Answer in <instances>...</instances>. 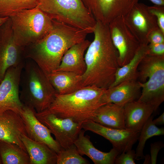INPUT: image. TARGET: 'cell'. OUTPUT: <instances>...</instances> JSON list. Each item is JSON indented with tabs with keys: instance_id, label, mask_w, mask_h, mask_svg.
Here are the masks:
<instances>
[{
	"instance_id": "cell-1",
	"label": "cell",
	"mask_w": 164,
	"mask_h": 164,
	"mask_svg": "<svg viewBox=\"0 0 164 164\" xmlns=\"http://www.w3.org/2000/svg\"><path fill=\"white\" fill-rule=\"evenodd\" d=\"M94 37L85 54L86 70L82 75V87L95 85L106 89L113 84L120 67L118 54L111 40L108 24L96 22Z\"/></svg>"
},
{
	"instance_id": "cell-2",
	"label": "cell",
	"mask_w": 164,
	"mask_h": 164,
	"mask_svg": "<svg viewBox=\"0 0 164 164\" xmlns=\"http://www.w3.org/2000/svg\"><path fill=\"white\" fill-rule=\"evenodd\" d=\"M53 20V28L46 36L24 47L26 48L25 57L34 62L46 75L58 68L64 55L71 47L85 39L89 34Z\"/></svg>"
},
{
	"instance_id": "cell-3",
	"label": "cell",
	"mask_w": 164,
	"mask_h": 164,
	"mask_svg": "<svg viewBox=\"0 0 164 164\" xmlns=\"http://www.w3.org/2000/svg\"><path fill=\"white\" fill-rule=\"evenodd\" d=\"M105 89L95 85L85 86L66 94H56L49 108L45 110L57 117L70 118L80 124L92 120Z\"/></svg>"
},
{
	"instance_id": "cell-4",
	"label": "cell",
	"mask_w": 164,
	"mask_h": 164,
	"mask_svg": "<svg viewBox=\"0 0 164 164\" xmlns=\"http://www.w3.org/2000/svg\"><path fill=\"white\" fill-rule=\"evenodd\" d=\"M24 63L20 83L19 97L23 105L37 113L50 107L57 93L47 75L33 60Z\"/></svg>"
},
{
	"instance_id": "cell-5",
	"label": "cell",
	"mask_w": 164,
	"mask_h": 164,
	"mask_svg": "<svg viewBox=\"0 0 164 164\" xmlns=\"http://www.w3.org/2000/svg\"><path fill=\"white\" fill-rule=\"evenodd\" d=\"M9 18L14 40L23 48L44 38L53 27V20L37 6L20 11Z\"/></svg>"
},
{
	"instance_id": "cell-6",
	"label": "cell",
	"mask_w": 164,
	"mask_h": 164,
	"mask_svg": "<svg viewBox=\"0 0 164 164\" xmlns=\"http://www.w3.org/2000/svg\"><path fill=\"white\" fill-rule=\"evenodd\" d=\"M138 71L142 90L137 101L151 105L155 112L164 101V56L147 55Z\"/></svg>"
},
{
	"instance_id": "cell-7",
	"label": "cell",
	"mask_w": 164,
	"mask_h": 164,
	"mask_svg": "<svg viewBox=\"0 0 164 164\" xmlns=\"http://www.w3.org/2000/svg\"><path fill=\"white\" fill-rule=\"evenodd\" d=\"M37 6L52 20L93 32L96 21L82 0H38Z\"/></svg>"
},
{
	"instance_id": "cell-8",
	"label": "cell",
	"mask_w": 164,
	"mask_h": 164,
	"mask_svg": "<svg viewBox=\"0 0 164 164\" xmlns=\"http://www.w3.org/2000/svg\"><path fill=\"white\" fill-rule=\"evenodd\" d=\"M35 114L40 121L49 129L63 149L74 144L82 129V124L70 118L58 117L45 110L39 113L36 112Z\"/></svg>"
},
{
	"instance_id": "cell-9",
	"label": "cell",
	"mask_w": 164,
	"mask_h": 164,
	"mask_svg": "<svg viewBox=\"0 0 164 164\" xmlns=\"http://www.w3.org/2000/svg\"><path fill=\"white\" fill-rule=\"evenodd\" d=\"M108 25L111 40L118 53L121 67L132 59L140 44L126 26L124 16L115 19Z\"/></svg>"
},
{
	"instance_id": "cell-10",
	"label": "cell",
	"mask_w": 164,
	"mask_h": 164,
	"mask_svg": "<svg viewBox=\"0 0 164 164\" xmlns=\"http://www.w3.org/2000/svg\"><path fill=\"white\" fill-rule=\"evenodd\" d=\"M23 62L6 71L0 83V115L11 110L20 114L23 104L19 97L20 83Z\"/></svg>"
},
{
	"instance_id": "cell-11",
	"label": "cell",
	"mask_w": 164,
	"mask_h": 164,
	"mask_svg": "<svg viewBox=\"0 0 164 164\" xmlns=\"http://www.w3.org/2000/svg\"><path fill=\"white\" fill-rule=\"evenodd\" d=\"M124 19L128 28L140 44H148L149 34L159 27L156 17L143 3H136Z\"/></svg>"
},
{
	"instance_id": "cell-12",
	"label": "cell",
	"mask_w": 164,
	"mask_h": 164,
	"mask_svg": "<svg viewBox=\"0 0 164 164\" xmlns=\"http://www.w3.org/2000/svg\"><path fill=\"white\" fill-rule=\"evenodd\" d=\"M96 22L108 24L125 16L139 0H82Z\"/></svg>"
},
{
	"instance_id": "cell-13",
	"label": "cell",
	"mask_w": 164,
	"mask_h": 164,
	"mask_svg": "<svg viewBox=\"0 0 164 164\" xmlns=\"http://www.w3.org/2000/svg\"><path fill=\"white\" fill-rule=\"evenodd\" d=\"M82 129L100 135L108 140L120 153L132 149L138 140L140 132L126 128H113L99 124L93 121L84 123Z\"/></svg>"
},
{
	"instance_id": "cell-14",
	"label": "cell",
	"mask_w": 164,
	"mask_h": 164,
	"mask_svg": "<svg viewBox=\"0 0 164 164\" xmlns=\"http://www.w3.org/2000/svg\"><path fill=\"white\" fill-rule=\"evenodd\" d=\"M23 48L19 46L14 38L10 18L0 27V81L7 70L23 61L21 57Z\"/></svg>"
},
{
	"instance_id": "cell-15",
	"label": "cell",
	"mask_w": 164,
	"mask_h": 164,
	"mask_svg": "<svg viewBox=\"0 0 164 164\" xmlns=\"http://www.w3.org/2000/svg\"><path fill=\"white\" fill-rule=\"evenodd\" d=\"M35 111L24 105L19 114L25 125L27 135L34 141L43 143L57 153L62 148L51 135L49 129L38 119Z\"/></svg>"
},
{
	"instance_id": "cell-16",
	"label": "cell",
	"mask_w": 164,
	"mask_h": 164,
	"mask_svg": "<svg viewBox=\"0 0 164 164\" xmlns=\"http://www.w3.org/2000/svg\"><path fill=\"white\" fill-rule=\"evenodd\" d=\"M139 82L136 80L123 81L106 89L101 98L104 105L111 103L124 106L139 99L141 93Z\"/></svg>"
},
{
	"instance_id": "cell-17",
	"label": "cell",
	"mask_w": 164,
	"mask_h": 164,
	"mask_svg": "<svg viewBox=\"0 0 164 164\" xmlns=\"http://www.w3.org/2000/svg\"><path fill=\"white\" fill-rule=\"evenodd\" d=\"M23 134L27 135L19 114L8 110L0 115V140L16 144L26 151L21 140Z\"/></svg>"
},
{
	"instance_id": "cell-18",
	"label": "cell",
	"mask_w": 164,
	"mask_h": 164,
	"mask_svg": "<svg viewBox=\"0 0 164 164\" xmlns=\"http://www.w3.org/2000/svg\"><path fill=\"white\" fill-rule=\"evenodd\" d=\"M91 43L85 39L71 47L64 55L58 68L54 71L69 72L83 75L86 70L85 53Z\"/></svg>"
},
{
	"instance_id": "cell-19",
	"label": "cell",
	"mask_w": 164,
	"mask_h": 164,
	"mask_svg": "<svg viewBox=\"0 0 164 164\" xmlns=\"http://www.w3.org/2000/svg\"><path fill=\"white\" fill-rule=\"evenodd\" d=\"M85 132L83 129L80 130L74 143L80 155L87 156L95 164H114L120 152L114 147L107 152L98 150L93 145L89 137L84 135Z\"/></svg>"
},
{
	"instance_id": "cell-20",
	"label": "cell",
	"mask_w": 164,
	"mask_h": 164,
	"mask_svg": "<svg viewBox=\"0 0 164 164\" xmlns=\"http://www.w3.org/2000/svg\"><path fill=\"white\" fill-rule=\"evenodd\" d=\"M123 108L125 128L139 132L154 112L152 106L137 100L126 104Z\"/></svg>"
},
{
	"instance_id": "cell-21",
	"label": "cell",
	"mask_w": 164,
	"mask_h": 164,
	"mask_svg": "<svg viewBox=\"0 0 164 164\" xmlns=\"http://www.w3.org/2000/svg\"><path fill=\"white\" fill-rule=\"evenodd\" d=\"M21 140L30 158V164H56L57 153L46 144L23 134Z\"/></svg>"
},
{
	"instance_id": "cell-22",
	"label": "cell",
	"mask_w": 164,
	"mask_h": 164,
	"mask_svg": "<svg viewBox=\"0 0 164 164\" xmlns=\"http://www.w3.org/2000/svg\"><path fill=\"white\" fill-rule=\"evenodd\" d=\"M123 107L111 103L103 105L97 110L92 121L109 128H125Z\"/></svg>"
},
{
	"instance_id": "cell-23",
	"label": "cell",
	"mask_w": 164,
	"mask_h": 164,
	"mask_svg": "<svg viewBox=\"0 0 164 164\" xmlns=\"http://www.w3.org/2000/svg\"><path fill=\"white\" fill-rule=\"evenodd\" d=\"M47 75L59 94H70L83 87L82 75L69 72L56 71Z\"/></svg>"
},
{
	"instance_id": "cell-24",
	"label": "cell",
	"mask_w": 164,
	"mask_h": 164,
	"mask_svg": "<svg viewBox=\"0 0 164 164\" xmlns=\"http://www.w3.org/2000/svg\"><path fill=\"white\" fill-rule=\"evenodd\" d=\"M148 49V44H140L132 59L125 65L118 69L114 81L110 87L125 80H138V67L143 58L147 55Z\"/></svg>"
},
{
	"instance_id": "cell-25",
	"label": "cell",
	"mask_w": 164,
	"mask_h": 164,
	"mask_svg": "<svg viewBox=\"0 0 164 164\" xmlns=\"http://www.w3.org/2000/svg\"><path fill=\"white\" fill-rule=\"evenodd\" d=\"M2 164H30L27 151L18 145L0 140Z\"/></svg>"
},
{
	"instance_id": "cell-26",
	"label": "cell",
	"mask_w": 164,
	"mask_h": 164,
	"mask_svg": "<svg viewBox=\"0 0 164 164\" xmlns=\"http://www.w3.org/2000/svg\"><path fill=\"white\" fill-rule=\"evenodd\" d=\"M154 117L152 114L145 124L140 132L138 140V143L135 151V159L144 158L143 150L146 142L152 137L163 135L164 128H159L153 122Z\"/></svg>"
},
{
	"instance_id": "cell-27",
	"label": "cell",
	"mask_w": 164,
	"mask_h": 164,
	"mask_svg": "<svg viewBox=\"0 0 164 164\" xmlns=\"http://www.w3.org/2000/svg\"><path fill=\"white\" fill-rule=\"evenodd\" d=\"M38 0H0V17L9 18L17 12L34 8Z\"/></svg>"
},
{
	"instance_id": "cell-28",
	"label": "cell",
	"mask_w": 164,
	"mask_h": 164,
	"mask_svg": "<svg viewBox=\"0 0 164 164\" xmlns=\"http://www.w3.org/2000/svg\"><path fill=\"white\" fill-rule=\"evenodd\" d=\"M57 154L56 164H90L80 155L74 144L67 149L62 148Z\"/></svg>"
},
{
	"instance_id": "cell-29",
	"label": "cell",
	"mask_w": 164,
	"mask_h": 164,
	"mask_svg": "<svg viewBox=\"0 0 164 164\" xmlns=\"http://www.w3.org/2000/svg\"><path fill=\"white\" fill-rule=\"evenodd\" d=\"M148 9L156 17L159 28L164 33V6L154 5L148 6Z\"/></svg>"
},
{
	"instance_id": "cell-30",
	"label": "cell",
	"mask_w": 164,
	"mask_h": 164,
	"mask_svg": "<svg viewBox=\"0 0 164 164\" xmlns=\"http://www.w3.org/2000/svg\"><path fill=\"white\" fill-rule=\"evenodd\" d=\"M135 151L131 149L118 154L115 158L114 164H135Z\"/></svg>"
},
{
	"instance_id": "cell-31",
	"label": "cell",
	"mask_w": 164,
	"mask_h": 164,
	"mask_svg": "<svg viewBox=\"0 0 164 164\" xmlns=\"http://www.w3.org/2000/svg\"><path fill=\"white\" fill-rule=\"evenodd\" d=\"M148 41L149 43H164V33L158 27L150 33L148 37Z\"/></svg>"
},
{
	"instance_id": "cell-32",
	"label": "cell",
	"mask_w": 164,
	"mask_h": 164,
	"mask_svg": "<svg viewBox=\"0 0 164 164\" xmlns=\"http://www.w3.org/2000/svg\"><path fill=\"white\" fill-rule=\"evenodd\" d=\"M164 146L162 142L159 141L152 143L150 145L151 163L156 164L157 156L160 150Z\"/></svg>"
},
{
	"instance_id": "cell-33",
	"label": "cell",
	"mask_w": 164,
	"mask_h": 164,
	"mask_svg": "<svg viewBox=\"0 0 164 164\" xmlns=\"http://www.w3.org/2000/svg\"><path fill=\"white\" fill-rule=\"evenodd\" d=\"M147 55L153 56H164V43L148 44Z\"/></svg>"
},
{
	"instance_id": "cell-34",
	"label": "cell",
	"mask_w": 164,
	"mask_h": 164,
	"mask_svg": "<svg viewBox=\"0 0 164 164\" xmlns=\"http://www.w3.org/2000/svg\"><path fill=\"white\" fill-rule=\"evenodd\" d=\"M153 123L156 125H162L164 124V112L158 117L155 119H153Z\"/></svg>"
},
{
	"instance_id": "cell-35",
	"label": "cell",
	"mask_w": 164,
	"mask_h": 164,
	"mask_svg": "<svg viewBox=\"0 0 164 164\" xmlns=\"http://www.w3.org/2000/svg\"><path fill=\"white\" fill-rule=\"evenodd\" d=\"M154 5L164 6V0H149Z\"/></svg>"
},
{
	"instance_id": "cell-36",
	"label": "cell",
	"mask_w": 164,
	"mask_h": 164,
	"mask_svg": "<svg viewBox=\"0 0 164 164\" xmlns=\"http://www.w3.org/2000/svg\"><path fill=\"white\" fill-rule=\"evenodd\" d=\"M144 158L145 159V160L144 164H148L149 163H151L150 156L148 155H146L145 156L144 155Z\"/></svg>"
},
{
	"instance_id": "cell-37",
	"label": "cell",
	"mask_w": 164,
	"mask_h": 164,
	"mask_svg": "<svg viewBox=\"0 0 164 164\" xmlns=\"http://www.w3.org/2000/svg\"><path fill=\"white\" fill-rule=\"evenodd\" d=\"M9 17H0V27L8 19Z\"/></svg>"
},
{
	"instance_id": "cell-38",
	"label": "cell",
	"mask_w": 164,
	"mask_h": 164,
	"mask_svg": "<svg viewBox=\"0 0 164 164\" xmlns=\"http://www.w3.org/2000/svg\"><path fill=\"white\" fill-rule=\"evenodd\" d=\"M0 164H2V161L1 158L0 153Z\"/></svg>"
},
{
	"instance_id": "cell-39",
	"label": "cell",
	"mask_w": 164,
	"mask_h": 164,
	"mask_svg": "<svg viewBox=\"0 0 164 164\" xmlns=\"http://www.w3.org/2000/svg\"><path fill=\"white\" fill-rule=\"evenodd\" d=\"M1 82L0 81V83H1Z\"/></svg>"
}]
</instances>
